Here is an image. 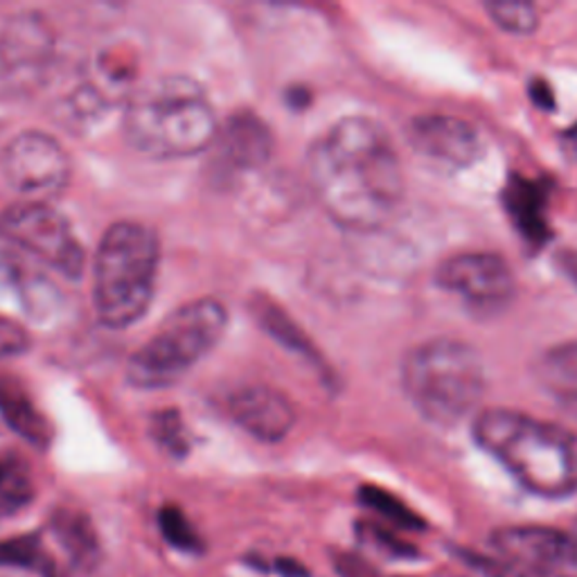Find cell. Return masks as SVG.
<instances>
[{"label": "cell", "mask_w": 577, "mask_h": 577, "mask_svg": "<svg viewBox=\"0 0 577 577\" xmlns=\"http://www.w3.org/2000/svg\"><path fill=\"white\" fill-rule=\"evenodd\" d=\"M436 283L478 316L505 312L516 296L514 273L497 253L451 255L438 266Z\"/></svg>", "instance_id": "cell-9"}, {"label": "cell", "mask_w": 577, "mask_h": 577, "mask_svg": "<svg viewBox=\"0 0 577 577\" xmlns=\"http://www.w3.org/2000/svg\"><path fill=\"white\" fill-rule=\"evenodd\" d=\"M52 535L62 545L66 557L71 560V564L81 570V573H90L96 570L102 557V549H100V539L98 532L90 524L88 516L79 510H71V507H62L52 514V522H50Z\"/></svg>", "instance_id": "cell-16"}, {"label": "cell", "mask_w": 577, "mask_h": 577, "mask_svg": "<svg viewBox=\"0 0 577 577\" xmlns=\"http://www.w3.org/2000/svg\"><path fill=\"white\" fill-rule=\"evenodd\" d=\"M0 239L37 258L62 276L77 280L84 271V247L71 222L43 201H18L0 212Z\"/></svg>", "instance_id": "cell-7"}, {"label": "cell", "mask_w": 577, "mask_h": 577, "mask_svg": "<svg viewBox=\"0 0 577 577\" xmlns=\"http://www.w3.org/2000/svg\"><path fill=\"white\" fill-rule=\"evenodd\" d=\"M406 140L419 156L449 170H465L482 154L478 131L465 120L444 113L413 117L406 127Z\"/></svg>", "instance_id": "cell-12"}, {"label": "cell", "mask_w": 577, "mask_h": 577, "mask_svg": "<svg viewBox=\"0 0 577 577\" xmlns=\"http://www.w3.org/2000/svg\"><path fill=\"white\" fill-rule=\"evenodd\" d=\"M530 98L532 102L543 109V111H551L555 106V96H553V88L549 86L545 79H535L530 84Z\"/></svg>", "instance_id": "cell-29"}, {"label": "cell", "mask_w": 577, "mask_h": 577, "mask_svg": "<svg viewBox=\"0 0 577 577\" xmlns=\"http://www.w3.org/2000/svg\"><path fill=\"white\" fill-rule=\"evenodd\" d=\"M0 566L33 570L41 577H62V570L46 551L39 535H21L0 541Z\"/></svg>", "instance_id": "cell-19"}, {"label": "cell", "mask_w": 577, "mask_h": 577, "mask_svg": "<svg viewBox=\"0 0 577 577\" xmlns=\"http://www.w3.org/2000/svg\"><path fill=\"white\" fill-rule=\"evenodd\" d=\"M337 570L341 577H375L373 568L354 555H337Z\"/></svg>", "instance_id": "cell-28"}, {"label": "cell", "mask_w": 577, "mask_h": 577, "mask_svg": "<svg viewBox=\"0 0 577 577\" xmlns=\"http://www.w3.org/2000/svg\"><path fill=\"white\" fill-rule=\"evenodd\" d=\"M228 312L215 298L178 308L129 359L127 377L136 388H167L184 379L222 341Z\"/></svg>", "instance_id": "cell-6"}, {"label": "cell", "mask_w": 577, "mask_h": 577, "mask_svg": "<svg viewBox=\"0 0 577 577\" xmlns=\"http://www.w3.org/2000/svg\"><path fill=\"white\" fill-rule=\"evenodd\" d=\"M251 312L258 318L260 327H264L271 337H276L283 346L305 354V356H314V348L308 341L305 334L300 331V327L285 314V310H280L276 302H271L266 296H255V300L251 302Z\"/></svg>", "instance_id": "cell-20"}, {"label": "cell", "mask_w": 577, "mask_h": 577, "mask_svg": "<svg viewBox=\"0 0 577 577\" xmlns=\"http://www.w3.org/2000/svg\"><path fill=\"white\" fill-rule=\"evenodd\" d=\"M485 10H488L490 18L510 35H532L539 27L537 8L524 3V0H490Z\"/></svg>", "instance_id": "cell-23"}, {"label": "cell", "mask_w": 577, "mask_h": 577, "mask_svg": "<svg viewBox=\"0 0 577 577\" xmlns=\"http://www.w3.org/2000/svg\"><path fill=\"white\" fill-rule=\"evenodd\" d=\"M535 381L573 419H577V343H560L535 361Z\"/></svg>", "instance_id": "cell-15"}, {"label": "cell", "mask_w": 577, "mask_h": 577, "mask_svg": "<svg viewBox=\"0 0 577 577\" xmlns=\"http://www.w3.org/2000/svg\"><path fill=\"white\" fill-rule=\"evenodd\" d=\"M29 348L27 331L12 318L0 314V359L23 354Z\"/></svg>", "instance_id": "cell-27"}, {"label": "cell", "mask_w": 577, "mask_h": 577, "mask_svg": "<svg viewBox=\"0 0 577 577\" xmlns=\"http://www.w3.org/2000/svg\"><path fill=\"white\" fill-rule=\"evenodd\" d=\"M159 528L170 545H174L180 553H201L203 551V541L186 512L178 505H165L159 512Z\"/></svg>", "instance_id": "cell-24"}, {"label": "cell", "mask_w": 577, "mask_h": 577, "mask_svg": "<svg viewBox=\"0 0 577 577\" xmlns=\"http://www.w3.org/2000/svg\"><path fill=\"white\" fill-rule=\"evenodd\" d=\"M159 262V235L149 226L127 219L104 233L93 268L96 314L104 327L127 329L147 314Z\"/></svg>", "instance_id": "cell-5"}, {"label": "cell", "mask_w": 577, "mask_h": 577, "mask_svg": "<svg viewBox=\"0 0 577 577\" xmlns=\"http://www.w3.org/2000/svg\"><path fill=\"white\" fill-rule=\"evenodd\" d=\"M312 190L348 230L384 226L404 199V172L390 136L371 117L350 115L318 136L308 156Z\"/></svg>", "instance_id": "cell-1"}, {"label": "cell", "mask_w": 577, "mask_h": 577, "mask_svg": "<svg viewBox=\"0 0 577 577\" xmlns=\"http://www.w3.org/2000/svg\"><path fill=\"white\" fill-rule=\"evenodd\" d=\"M0 417L8 422L21 438L35 447H48L52 429L46 415L27 398V392L12 379L0 377Z\"/></svg>", "instance_id": "cell-17"}, {"label": "cell", "mask_w": 577, "mask_h": 577, "mask_svg": "<svg viewBox=\"0 0 577 577\" xmlns=\"http://www.w3.org/2000/svg\"><path fill=\"white\" fill-rule=\"evenodd\" d=\"M151 438L159 442L174 459H184L190 449V438L186 434L184 419L176 411H161L151 417Z\"/></svg>", "instance_id": "cell-25"}, {"label": "cell", "mask_w": 577, "mask_h": 577, "mask_svg": "<svg viewBox=\"0 0 577 577\" xmlns=\"http://www.w3.org/2000/svg\"><path fill=\"white\" fill-rule=\"evenodd\" d=\"M503 199L512 219L528 239L543 241L549 237V230H545L543 224V197L535 184H530L526 178H514Z\"/></svg>", "instance_id": "cell-18"}, {"label": "cell", "mask_w": 577, "mask_h": 577, "mask_svg": "<svg viewBox=\"0 0 577 577\" xmlns=\"http://www.w3.org/2000/svg\"><path fill=\"white\" fill-rule=\"evenodd\" d=\"M273 568H276V573H280L283 577H312L310 568L293 560V557H280L276 560V564H273Z\"/></svg>", "instance_id": "cell-30"}, {"label": "cell", "mask_w": 577, "mask_h": 577, "mask_svg": "<svg viewBox=\"0 0 577 577\" xmlns=\"http://www.w3.org/2000/svg\"><path fill=\"white\" fill-rule=\"evenodd\" d=\"M228 413L239 429L262 442H280L296 424V409L278 388L253 384L239 388L228 400Z\"/></svg>", "instance_id": "cell-13"}, {"label": "cell", "mask_w": 577, "mask_h": 577, "mask_svg": "<svg viewBox=\"0 0 577 577\" xmlns=\"http://www.w3.org/2000/svg\"><path fill=\"white\" fill-rule=\"evenodd\" d=\"M402 388L424 419L438 427H453L482 402L488 373L482 356L469 343L436 339L404 356Z\"/></svg>", "instance_id": "cell-4"}, {"label": "cell", "mask_w": 577, "mask_h": 577, "mask_svg": "<svg viewBox=\"0 0 577 577\" xmlns=\"http://www.w3.org/2000/svg\"><path fill=\"white\" fill-rule=\"evenodd\" d=\"M557 266L564 276L577 287V251H562L557 258Z\"/></svg>", "instance_id": "cell-31"}, {"label": "cell", "mask_w": 577, "mask_h": 577, "mask_svg": "<svg viewBox=\"0 0 577 577\" xmlns=\"http://www.w3.org/2000/svg\"><path fill=\"white\" fill-rule=\"evenodd\" d=\"M123 129L145 156L190 159L215 145L217 113L205 88L186 75H165L136 88L125 102Z\"/></svg>", "instance_id": "cell-3"}, {"label": "cell", "mask_w": 577, "mask_h": 577, "mask_svg": "<svg viewBox=\"0 0 577 577\" xmlns=\"http://www.w3.org/2000/svg\"><path fill=\"white\" fill-rule=\"evenodd\" d=\"M359 499L363 505L371 507L379 516H384V519L390 522L394 528H400V530H422L424 528V522L419 519V516L409 505H404L398 497L388 494L386 490L366 485V488L359 492Z\"/></svg>", "instance_id": "cell-22"}, {"label": "cell", "mask_w": 577, "mask_h": 577, "mask_svg": "<svg viewBox=\"0 0 577 577\" xmlns=\"http://www.w3.org/2000/svg\"><path fill=\"white\" fill-rule=\"evenodd\" d=\"M35 499V482L27 467L12 459L0 455V516H12Z\"/></svg>", "instance_id": "cell-21"}, {"label": "cell", "mask_w": 577, "mask_h": 577, "mask_svg": "<svg viewBox=\"0 0 577 577\" xmlns=\"http://www.w3.org/2000/svg\"><path fill=\"white\" fill-rule=\"evenodd\" d=\"M219 156L237 170H253L271 159L273 136L255 113L241 111L219 129Z\"/></svg>", "instance_id": "cell-14"}, {"label": "cell", "mask_w": 577, "mask_h": 577, "mask_svg": "<svg viewBox=\"0 0 577 577\" xmlns=\"http://www.w3.org/2000/svg\"><path fill=\"white\" fill-rule=\"evenodd\" d=\"M359 539H363L368 545H375L377 551L390 557H415L417 555L409 541L400 539L398 535L377 524H359Z\"/></svg>", "instance_id": "cell-26"}, {"label": "cell", "mask_w": 577, "mask_h": 577, "mask_svg": "<svg viewBox=\"0 0 577 577\" xmlns=\"http://www.w3.org/2000/svg\"><path fill=\"white\" fill-rule=\"evenodd\" d=\"M54 54V29L43 14L10 16L0 29V71L18 86L39 79Z\"/></svg>", "instance_id": "cell-11"}, {"label": "cell", "mask_w": 577, "mask_h": 577, "mask_svg": "<svg viewBox=\"0 0 577 577\" xmlns=\"http://www.w3.org/2000/svg\"><path fill=\"white\" fill-rule=\"evenodd\" d=\"M472 434L476 444L530 494H577V440L557 424L510 409H488L474 417Z\"/></svg>", "instance_id": "cell-2"}, {"label": "cell", "mask_w": 577, "mask_h": 577, "mask_svg": "<svg viewBox=\"0 0 577 577\" xmlns=\"http://www.w3.org/2000/svg\"><path fill=\"white\" fill-rule=\"evenodd\" d=\"M570 537H573V541H575V545H577V522H575V528H573V532H570Z\"/></svg>", "instance_id": "cell-32"}, {"label": "cell", "mask_w": 577, "mask_h": 577, "mask_svg": "<svg viewBox=\"0 0 577 577\" xmlns=\"http://www.w3.org/2000/svg\"><path fill=\"white\" fill-rule=\"evenodd\" d=\"M0 167L8 184L25 201L59 197L71 180V159L57 138L43 131H23L3 149Z\"/></svg>", "instance_id": "cell-8"}, {"label": "cell", "mask_w": 577, "mask_h": 577, "mask_svg": "<svg viewBox=\"0 0 577 577\" xmlns=\"http://www.w3.org/2000/svg\"><path fill=\"white\" fill-rule=\"evenodd\" d=\"M503 564L537 577H577V545L570 532L543 526H510L492 535Z\"/></svg>", "instance_id": "cell-10"}]
</instances>
